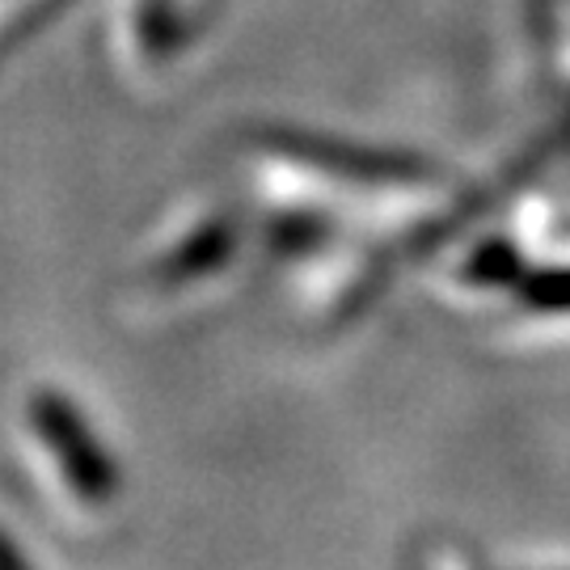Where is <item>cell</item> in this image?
Returning <instances> with one entry per match:
<instances>
[{"instance_id":"6da1fadb","label":"cell","mask_w":570,"mask_h":570,"mask_svg":"<svg viewBox=\"0 0 570 570\" xmlns=\"http://www.w3.org/2000/svg\"><path fill=\"white\" fill-rule=\"evenodd\" d=\"M13 444L30 482L72 524H98L115 508V465L85 419L56 389L30 385L13 406Z\"/></svg>"},{"instance_id":"7a4b0ae2","label":"cell","mask_w":570,"mask_h":570,"mask_svg":"<svg viewBox=\"0 0 570 570\" xmlns=\"http://www.w3.org/2000/svg\"><path fill=\"white\" fill-rule=\"evenodd\" d=\"M242 242L237 216L216 199L174 212L127 271V301L153 317L204 305L225 279L237 275Z\"/></svg>"},{"instance_id":"3957f363","label":"cell","mask_w":570,"mask_h":570,"mask_svg":"<svg viewBox=\"0 0 570 570\" xmlns=\"http://www.w3.org/2000/svg\"><path fill=\"white\" fill-rule=\"evenodd\" d=\"M529 254L515 242L511 228L499 233H478L452 249L444 263L435 266L431 287L449 308L461 313H494V308L515 305L520 287L529 279Z\"/></svg>"},{"instance_id":"277c9868","label":"cell","mask_w":570,"mask_h":570,"mask_svg":"<svg viewBox=\"0 0 570 570\" xmlns=\"http://www.w3.org/2000/svg\"><path fill=\"white\" fill-rule=\"evenodd\" d=\"M115 60L136 77H161L186 35V0H115Z\"/></svg>"}]
</instances>
